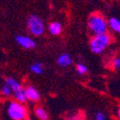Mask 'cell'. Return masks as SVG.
<instances>
[{"instance_id": "obj_1", "label": "cell", "mask_w": 120, "mask_h": 120, "mask_svg": "<svg viewBox=\"0 0 120 120\" xmlns=\"http://www.w3.org/2000/svg\"><path fill=\"white\" fill-rule=\"evenodd\" d=\"M87 27L93 36L105 34L108 31V21L106 18L98 13L92 14L88 17Z\"/></svg>"}, {"instance_id": "obj_2", "label": "cell", "mask_w": 120, "mask_h": 120, "mask_svg": "<svg viewBox=\"0 0 120 120\" xmlns=\"http://www.w3.org/2000/svg\"><path fill=\"white\" fill-rule=\"evenodd\" d=\"M112 42V37L108 33L96 35L93 36L89 42V47H90L91 52L94 54H101L108 48V46Z\"/></svg>"}, {"instance_id": "obj_3", "label": "cell", "mask_w": 120, "mask_h": 120, "mask_svg": "<svg viewBox=\"0 0 120 120\" xmlns=\"http://www.w3.org/2000/svg\"><path fill=\"white\" fill-rule=\"evenodd\" d=\"M7 113L13 120H26L28 112L23 104L17 101L10 102L7 107Z\"/></svg>"}, {"instance_id": "obj_4", "label": "cell", "mask_w": 120, "mask_h": 120, "mask_svg": "<svg viewBox=\"0 0 120 120\" xmlns=\"http://www.w3.org/2000/svg\"><path fill=\"white\" fill-rule=\"evenodd\" d=\"M5 84H7L11 87L15 101L21 103V104H23L27 101V97L25 94V88L20 85V83H19L17 80H15V78H12V77H7L5 79Z\"/></svg>"}, {"instance_id": "obj_5", "label": "cell", "mask_w": 120, "mask_h": 120, "mask_svg": "<svg viewBox=\"0 0 120 120\" xmlns=\"http://www.w3.org/2000/svg\"><path fill=\"white\" fill-rule=\"evenodd\" d=\"M27 26L30 33L36 37L42 36L45 31V25L42 18L36 15H32L27 18Z\"/></svg>"}, {"instance_id": "obj_6", "label": "cell", "mask_w": 120, "mask_h": 120, "mask_svg": "<svg viewBox=\"0 0 120 120\" xmlns=\"http://www.w3.org/2000/svg\"><path fill=\"white\" fill-rule=\"evenodd\" d=\"M15 42L24 49H34L37 46L36 41L32 38L28 36H23V35H18L15 37Z\"/></svg>"}, {"instance_id": "obj_7", "label": "cell", "mask_w": 120, "mask_h": 120, "mask_svg": "<svg viewBox=\"0 0 120 120\" xmlns=\"http://www.w3.org/2000/svg\"><path fill=\"white\" fill-rule=\"evenodd\" d=\"M25 94L27 97V100L33 102H38L41 99V94L38 91V89L33 86H27L25 87Z\"/></svg>"}, {"instance_id": "obj_8", "label": "cell", "mask_w": 120, "mask_h": 120, "mask_svg": "<svg viewBox=\"0 0 120 120\" xmlns=\"http://www.w3.org/2000/svg\"><path fill=\"white\" fill-rule=\"evenodd\" d=\"M57 63L61 67L64 68V67L70 66L72 64V63H73V60H72L71 56L69 55L68 53H63V54H61L58 57Z\"/></svg>"}, {"instance_id": "obj_9", "label": "cell", "mask_w": 120, "mask_h": 120, "mask_svg": "<svg viewBox=\"0 0 120 120\" xmlns=\"http://www.w3.org/2000/svg\"><path fill=\"white\" fill-rule=\"evenodd\" d=\"M48 30H49V32L51 35L59 36V35H61V33L63 31V25L58 21H54V22H51L49 24Z\"/></svg>"}, {"instance_id": "obj_10", "label": "cell", "mask_w": 120, "mask_h": 120, "mask_svg": "<svg viewBox=\"0 0 120 120\" xmlns=\"http://www.w3.org/2000/svg\"><path fill=\"white\" fill-rule=\"evenodd\" d=\"M108 26H109L113 32L120 34V20L117 17H111L108 21Z\"/></svg>"}, {"instance_id": "obj_11", "label": "cell", "mask_w": 120, "mask_h": 120, "mask_svg": "<svg viewBox=\"0 0 120 120\" xmlns=\"http://www.w3.org/2000/svg\"><path fill=\"white\" fill-rule=\"evenodd\" d=\"M30 70H31L34 74L39 75V74H42L44 72V68H43L42 64L36 62V63L31 64V66H30Z\"/></svg>"}, {"instance_id": "obj_12", "label": "cell", "mask_w": 120, "mask_h": 120, "mask_svg": "<svg viewBox=\"0 0 120 120\" xmlns=\"http://www.w3.org/2000/svg\"><path fill=\"white\" fill-rule=\"evenodd\" d=\"M35 114L39 120H48V113L42 107H37L35 109Z\"/></svg>"}, {"instance_id": "obj_13", "label": "cell", "mask_w": 120, "mask_h": 120, "mask_svg": "<svg viewBox=\"0 0 120 120\" xmlns=\"http://www.w3.org/2000/svg\"><path fill=\"white\" fill-rule=\"evenodd\" d=\"M0 93H1V95L4 97H9L13 94V91H12L11 87H10L7 84H4L1 87H0Z\"/></svg>"}, {"instance_id": "obj_14", "label": "cell", "mask_w": 120, "mask_h": 120, "mask_svg": "<svg viewBox=\"0 0 120 120\" xmlns=\"http://www.w3.org/2000/svg\"><path fill=\"white\" fill-rule=\"evenodd\" d=\"M76 71L79 75H85L88 72V68L86 64L80 63V64H77L76 65Z\"/></svg>"}, {"instance_id": "obj_15", "label": "cell", "mask_w": 120, "mask_h": 120, "mask_svg": "<svg viewBox=\"0 0 120 120\" xmlns=\"http://www.w3.org/2000/svg\"><path fill=\"white\" fill-rule=\"evenodd\" d=\"M112 66L114 70H120V55L116 56L112 62Z\"/></svg>"}, {"instance_id": "obj_16", "label": "cell", "mask_w": 120, "mask_h": 120, "mask_svg": "<svg viewBox=\"0 0 120 120\" xmlns=\"http://www.w3.org/2000/svg\"><path fill=\"white\" fill-rule=\"evenodd\" d=\"M94 120H107V116L103 112H97L94 115Z\"/></svg>"}, {"instance_id": "obj_17", "label": "cell", "mask_w": 120, "mask_h": 120, "mask_svg": "<svg viewBox=\"0 0 120 120\" xmlns=\"http://www.w3.org/2000/svg\"><path fill=\"white\" fill-rule=\"evenodd\" d=\"M65 120H82V117L80 116L79 114H73V115H70L66 117Z\"/></svg>"}, {"instance_id": "obj_18", "label": "cell", "mask_w": 120, "mask_h": 120, "mask_svg": "<svg viewBox=\"0 0 120 120\" xmlns=\"http://www.w3.org/2000/svg\"><path fill=\"white\" fill-rule=\"evenodd\" d=\"M118 119L120 120V109H119V111H118Z\"/></svg>"}]
</instances>
